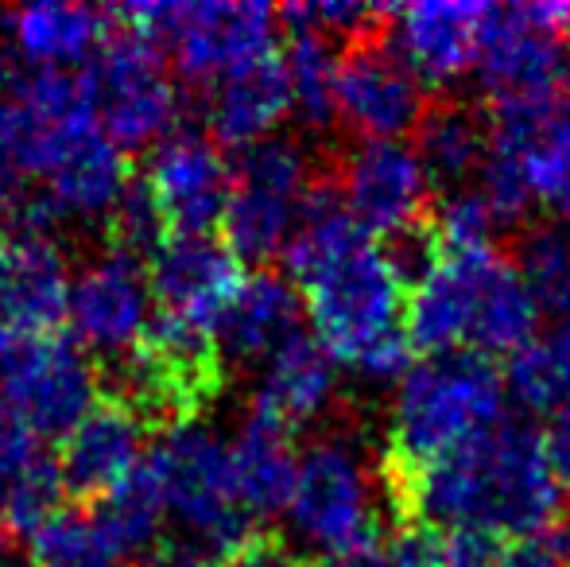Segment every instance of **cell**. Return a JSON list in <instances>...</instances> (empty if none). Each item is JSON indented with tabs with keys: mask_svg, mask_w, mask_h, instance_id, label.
I'll use <instances>...</instances> for the list:
<instances>
[{
	"mask_svg": "<svg viewBox=\"0 0 570 567\" xmlns=\"http://www.w3.org/2000/svg\"><path fill=\"white\" fill-rule=\"evenodd\" d=\"M62 498V478L43 439L0 404V525L4 532H36Z\"/></svg>",
	"mask_w": 570,
	"mask_h": 567,
	"instance_id": "obj_24",
	"label": "cell"
},
{
	"mask_svg": "<svg viewBox=\"0 0 570 567\" xmlns=\"http://www.w3.org/2000/svg\"><path fill=\"white\" fill-rule=\"evenodd\" d=\"M512 265L520 268L524 284L540 300V307L570 319V229L535 226L520 237Z\"/></svg>",
	"mask_w": 570,
	"mask_h": 567,
	"instance_id": "obj_35",
	"label": "cell"
},
{
	"mask_svg": "<svg viewBox=\"0 0 570 567\" xmlns=\"http://www.w3.org/2000/svg\"><path fill=\"white\" fill-rule=\"evenodd\" d=\"M567 4H504L485 12L478 78L489 109L548 106L570 90Z\"/></svg>",
	"mask_w": 570,
	"mask_h": 567,
	"instance_id": "obj_5",
	"label": "cell"
},
{
	"mask_svg": "<svg viewBox=\"0 0 570 567\" xmlns=\"http://www.w3.org/2000/svg\"><path fill=\"white\" fill-rule=\"evenodd\" d=\"M504 253L497 245L443 253L439 265L407 292L404 331L420 354L439 358L470 346V326L473 315H478L481 287H485L489 273Z\"/></svg>",
	"mask_w": 570,
	"mask_h": 567,
	"instance_id": "obj_20",
	"label": "cell"
},
{
	"mask_svg": "<svg viewBox=\"0 0 570 567\" xmlns=\"http://www.w3.org/2000/svg\"><path fill=\"white\" fill-rule=\"evenodd\" d=\"M396 8L392 4H357V0H299V4L279 8V20L292 31H307V36L342 39L345 47L357 39L381 36L389 31V20Z\"/></svg>",
	"mask_w": 570,
	"mask_h": 567,
	"instance_id": "obj_36",
	"label": "cell"
},
{
	"mask_svg": "<svg viewBox=\"0 0 570 567\" xmlns=\"http://www.w3.org/2000/svg\"><path fill=\"white\" fill-rule=\"evenodd\" d=\"M148 284L156 315L218 334L222 319L245 284V273H240V261L222 242L171 237L148 261Z\"/></svg>",
	"mask_w": 570,
	"mask_h": 567,
	"instance_id": "obj_17",
	"label": "cell"
},
{
	"mask_svg": "<svg viewBox=\"0 0 570 567\" xmlns=\"http://www.w3.org/2000/svg\"><path fill=\"white\" fill-rule=\"evenodd\" d=\"M4 548H8V532H4V525H0V564H4Z\"/></svg>",
	"mask_w": 570,
	"mask_h": 567,
	"instance_id": "obj_42",
	"label": "cell"
},
{
	"mask_svg": "<svg viewBox=\"0 0 570 567\" xmlns=\"http://www.w3.org/2000/svg\"><path fill=\"white\" fill-rule=\"evenodd\" d=\"M396 525L451 532L485 529L504 540L532 537L556 525L563 486L551 475L543 431L504 417L493 431L428 467H381Z\"/></svg>",
	"mask_w": 570,
	"mask_h": 567,
	"instance_id": "obj_1",
	"label": "cell"
},
{
	"mask_svg": "<svg viewBox=\"0 0 570 567\" xmlns=\"http://www.w3.org/2000/svg\"><path fill=\"white\" fill-rule=\"evenodd\" d=\"M164 517H167V501H164V493H159V482L148 462H144L132 478H125L114 493H106V498L98 501V509H94V521L101 525V532H106L125 556L148 553L159 540Z\"/></svg>",
	"mask_w": 570,
	"mask_h": 567,
	"instance_id": "obj_33",
	"label": "cell"
},
{
	"mask_svg": "<svg viewBox=\"0 0 570 567\" xmlns=\"http://www.w3.org/2000/svg\"><path fill=\"white\" fill-rule=\"evenodd\" d=\"M36 179H43L36 195H43L59 218H109L128 190V164L98 117H82L70 125H39Z\"/></svg>",
	"mask_w": 570,
	"mask_h": 567,
	"instance_id": "obj_11",
	"label": "cell"
},
{
	"mask_svg": "<svg viewBox=\"0 0 570 567\" xmlns=\"http://www.w3.org/2000/svg\"><path fill=\"white\" fill-rule=\"evenodd\" d=\"M144 420L117 393L94 401V409L62 439L55 467L62 478V493H70L82 506H98L106 493H114L125 478L140 470L144 454Z\"/></svg>",
	"mask_w": 570,
	"mask_h": 567,
	"instance_id": "obj_18",
	"label": "cell"
},
{
	"mask_svg": "<svg viewBox=\"0 0 570 567\" xmlns=\"http://www.w3.org/2000/svg\"><path fill=\"white\" fill-rule=\"evenodd\" d=\"M489 144L520 156L540 206L570 229V90L548 106L489 109Z\"/></svg>",
	"mask_w": 570,
	"mask_h": 567,
	"instance_id": "obj_21",
	"label": "cell"
},
{
	"mask_svg": "<svg viewBox=\"0 0 570 567\" xmlns=\"http://www.w3.org/2000/svg\"><path fill=\"white\" fill-rule=\"evenodd\" d=\"M489 4H407L392 12V47L420 82L443 86L478 62Z\"/></svg>",
	"mask_w": 570,
	"mask_h": 567,
	"instance_id": "obj_22",
	"label": "cell"
},
{
	"mask_svg": "<svg viewBox=\"0 0 570 567\" xmlns=\"http://www.w3.org/2000/svg\"><path fill=\"white\" fill-rule=\"evenodd\" d=\"M415 137V156L431 183L454 190L465 187L470 175H481L489 159V117L462 101L428 106Z\"/></svg>",
	"mask_w": 570,
	"mask_h": 567,
	"instance_id": "obj_29",
	"label": "cell"
},
{
	"mask_svg": "<svg viewBox=\"0 0 570 567\" xmlns=\"http://www.w3.org/2000/svg\"><path fill=\"white\" fill-rule=\"evenodd\" d=\"M504 389L524 412H556L570 397V319L509 358Z\"/></svg>",
	"mask_w": 570,
	"mask_h": 567,
	"instance_id": "obj_31",
	"label": "cell"
},
{
	"mask_svg": "<svg viewBox=\"0 0 570 567\" xmlns=\"http://www.w3.org/2000/svg\"><path fill=\"white\" fill-rule=\"evenodd\" d=\"M345 211L368 237H392L431 211L428 172L400 140H365L331 167Z\"/></svg>",
	"mask_w": 570,
	"mask_h": 567,
	"instance_id": "obj_14",
	"label": "cell"
},
{
	"mask_svg": "<svg viewBox=\"0 0 570 567\" xmlns=\"http://www.w3.org/2000/svg\"><path fill=\"white\" fill-rule=\"evenodd\" d=\"M82 75L94 117L120 151L164 144L175 133L183 109L179 90L167 75L164 51L151 47L148 39L114 28V36Z\"/></svg>",
	"mask_w": 570,
	"mask_h": 567,
	"instance_id": "obj_8",
	"label": "cell"
},
{
	"mask_svg": "<svg viewBox=\"0 0 570 567\" xmlns=\"http://www.w3.org/2000/svg\"><path fill=\"white\" fill-rule=\"evenodd\" d=\"M299 292L284 276H245L237 300H233V307L218 326L222 354L233 358V362H256V358L268 362L284 342H292L299 334Z\"/></svg>",
	"mask_w": 570,
	"mask_h": 567,
	"instance_id": "obj_27",
	"label": "cell"
},
{
	"mask_svg": "<svg viewBox=\"0 0 570 567\" xmlns=\"http://www.w3.org/2000/svg\"><path fill=\"white\" fill-rule=\"evenodd\" d=\"M229 454L248 514L272 517L292 509L295 478H299V454H295L292 431L261 417V412H248V424L240 428Z\"/></svg>",
	"mask_w": 570,
	"mask_h": 567,
	"instance_id": "obj_28",
	"label": "cell"
},
{
	"mask_svg": "<svg viewBox=\"0 0 570 567\" xmlns=\"http://www.w3.org/2000/svg\"><path fill=\"white\" fill-rule=\"evenodd\" d=\"M559 36H563L567 47H570V4H567V12H563V28H559Z\"/></svg>",
	"mask_w": 570,
	"mask_h": 567,
	"instance_id": "obj_41",
	"label": "cell"
},
{
	"mask_svg": "<svg viewBox=\"0 0 570 567\" xmlns=\"http://www.w3.org/2000/svg\"><path fill=\"white\" fill-rule=\"evenodd\" d=\"M218 567H315L307 556H299L279 532L248 529L237 545H229L218 556Z\"/></svg>",
	"mask_w": 570,
	"mask_h": 567,
	"instance_id": "obj_38",
	"label": "cell"
},
{
	"mask_svg": "<svg viewBox=\"0 0 570 567\" xmlns=\"http://www.w3.org/2000/svg\"><path fill=\"white\" fill-rule=\"evenodd\" d=\"M540 334V300L524 284L520 268L509 257H501L481 287L478 315L470 326V346L481 358H512Z\"/></svg>",
	"mask_w": 570,
	"mask_h": 567,
	"instance_id": "obj_30",
	"label": "cell"
},
{
	"mask_svg": "<svg viewBox=\"0 0 570 567\" xmlns=\"http://www.w3.org/2000/svg\"><path fill=\"white\" fill-rule=\"evenodd\" d=\"M167 51L183 78L222 82L276 55V12L268 4H179Z\"/></svg>",
	"mask_w": 570,
	"mask_h": 567,
	"instance_id": "obj_16",
	"label": "cell"
},
{
	"mask_svg": "<svg viewBox=\"0 0 570 567\" xmlns=\"http://www.w3.org/2000/svg\"><path fill=\"white\" fill-rule=\"evenodd\" d=\"M292 78L284 55L253 62L237 75L222 78L210 98V140L229 148H253L292 114Z\"/></svg>",
	"mask_w": 570,
	"mask_h": 567,
	"instance_id": "obj_25",
	"label": "cell"
},
{
	"mask_svg": "<svg viewBox=\"0 0 570 567\" xmlns=\"http://www.w3.org/2000/svg\"><path fill=\"white\" fill-rule=\"evenodd\" d=\"M334 401V358L311 334H295L264 362L253 412L276 420L287 431L323 417Z\"/></svg>",
	"mask_w": 570,
	"mask_h": 567,
	"instance_id": "obj_26",
	"label": "cell"
},
{
	"mask_svg": "<svg viewBox=\"0 0 570 567\" xmlns=\"http://www.w3.org/2000/svg\"><path fill=\"white\" fill-rule=\"evenodd\" d=\"M299 292L315 323V339L326 346V354L350 365H357L389 334L404 331L400 319L407 307V284L373 237L307 276Z\"/></svg>",
	"mask_w": 570,
	"mask_h": 567,
	"instance_id": "obj_4",
	"label": "cell"
},
{
	"mask_svg": "<svg viewBox=\"0 0 570 567\" xmlns=\"http://www.w3.org/2000/svg\"><path fill=\"white\" fill-rule=\"evenodd\" d=\"M171 237H210L222 226L233 190V172L206 133L175 129L156 144L140 175Z\"/></svg>",
	"mask_w": 570,
	"mask_h": 567,
	"instance_id": "obj_12",
	"label": "cell"
},
{
	"mask_svg": "<svg viewBox=\"0 0 570 567\" xmlns=\"http://www.w3.org/2000/svg\"><path fill=\"white\" fill-rule=\"evenodd\" d=\"M117 385L148 431L190 428L226 389V354L214 331L156 315L136 346L117 358Z\"/></svg>",
	"mask_w": 570,
	"mask_h": 567,
	"instance_id": "obj_3",
	"label": "cell"
},
{
	"mask_svg": "<svg viewBox=\"0 0 570 567\" xmlns=\"http://www.w3.org/2000/svg\"><path fill=\"white\" fill-rule=\"evenodd\" d=\"M292 521L303 540L326 553V560L353 553L381 537L373 509V482L350 439L323 436L303 451L292 493Z\"/></svg>",
	"mask_w": 570,
	"mask_h": 567,
	"instance_id": "obj_10",
	"label": "cell"
},
{
	"mask_svg": "<svg viewBox=\"0 0 570 567\" xmlns=\"http://www.w3.org/2000/svg\"><path fill=\"white\" fill-rule=\"evenodd\" d=\"M39 121L20 101H0V214L12 218L31 198Z\"/></svg>",
	"mask_w": 570,
	"mask_h": 567,
	"instance_id": "obj_37",
	"label": "cell"
},
{
	"mask_svg": "<svg viewBox=\"0 0 570 567\" xmlns=\"http://www.w3.org/2000/svg\"><path fill=\"white\" fill-rule=\"evenodd\" d=\"M0 567H20V564H0ZM23 567H28V564H23Z\"/></svg>",
	"mask_w": 570,
	"mask_h": 567,
	"instance_id": "obj_43",
	"label": "cell"
},
{
	"mask_svg": "<svg viewBox=\"0 0 570 567\" xmlns=\"http://www.w3.org/2000/svg\"><path fill=\"white\" fill-rule=\"evenodd\" d=\"M151 284L148 265L128 253L109 250L70 287L67 315L75 319V334L82 339L86 350L98 354L125 358L151 323Z\"/></svg>",
	"mask_w": 570,
	"mask_h": 567,
	"instance_id": "obj_19",
	"label": "cell"
},
{
	"mask_svg": "<svg viewBox=\"0 0 570 567\" xmlns=\"http://www.w3.org/2000/svg\"><path fill=\"white\" fill-rule=\"evenodd\" d=\"M98 373L82 342L47 331L0 354V404L39 439H67L94 409Z\"/></svg>",
	"mask_w": 570,
	"mask_h": 567,
	"instance_id": "obj_9",
	"label": "cell"
},
{
	"mask_svg": "<svg viewBox=\"0 0 570 567\" xmlns=\"http://www.w3.org/2000/svg\"><path fill=\"white\" fill-rule=\"evenodd\" d=\"M148 467L167 501V514H175L190 537L203 540V553L222 556L248 532L233 454L218 436L198 424L167 431Z\"/></svg>",
	"mask_w": 570,
	"mask_h": 567,
	"instance_id": "obj_7",
	"label": "cell"
},
{
	"mask_svg": "<svg viewBox=\"0 0 570 567\" xmlns=\"http://www.w3.org/2000/svg\"><path fill=\"white\" fill-rule=\"evenodd\" d=\"M28 567H132V560L101 532L94 514L55 509L31 532Z\"/></svg>",
	"mask_w": 570,
	"mask_h": 567,
	"instance_id": "obj_32",
	"label": "cell"
},
{
	"mask_svg": "<svg viewBox=\"0 0 570 567\" xmlns=\"http://www.w3.org/2000/svg\"><path fill=\"white\" fill-rule=\"evenodd\" d=\"M504 378L473 350L428 358L404 378L392 409L384 467H428L504 420Z\"/></svg>",
	"mask_w": 570,
	"mask_h": 567,
	"instance_id": "obj_2",
	"label": "cell"
},
{
	"mask_svg": "<svg viewBox=\"0 0 570 567\" xmlns=\"http://www.w3.org/2000/svg\"><path fill=\"white\" fill-rule=\"evenodd\" d=\"M109 20L114 12L86 4H31L0 12V28H4L8 43L20 51V59L47 70L98 59L106 39L114 36Z\"/></svg>",
	"mask_w": 570,
	"mask_h": 567,
	"instance_id": "obj_23",
	"label": "cell"
},
{
	"mask_svg": "<svg viewBox=\"0 0 570 567\" xmlns=\"http://www.w3.org/2000/svg\"><path fill=\"white\" fill-rule=\"evenodd\" d=\"M67 303V257L55 237L0 222V354L23 339L59 331Z\"/></svg>",
	"mask_w": 570,
	"mask_h": 567,
	"instance_id": "obj_15",
	"label": "cell"
},
{
	"mask_svg": "<svg viewBox=\"0 0 570 567\" xmlns=\"http://www.w3.org/2000/svg\"><path fill=\"white\" fill-rule=\"evenodd\" d=\"M509 540L485 529L443 532V567H501Z\"/></svg>",
	"mask_w": 570,
	"mask_h": 567,
	"instance_id": "obj_39",
	"label": "cell"
},
{
	"mask_svg": "<svg viewBox=\"0 0 570 567\" xmlns=\"http://www.w3.org/2000/svg\"><path fill=\"white\" fill-rule=\"evenodd\" d=\"M543 451H548V467L559 478L563 493H570V397L551 412L548 428H543Z\"/></svg>",
	"mask_w": 570,
	"mask_h": 567,
	"instance_id": "obj_40",
	"label": "cell"
},
{
	"mask_svg": "<svg viewBox=\"0 0 570 567\" xmlns=\"http://www.w3.org/2000/svg\"><path fill=\"white\" fill-rule=\"evenodd\" d=\"M428 106L420 78L404 67L389 31L357 39L342 51L338 117L365 140H396L400 133L420 129Z\"/></svg>",
	"mask_w": 570,
	"mask_h": 567,
	"instance_id": "obj_13",
	"label": "cell"
},
{
	"mask_svg": "<svg viewBox=\"0 0 570 567\" xmlns=\"http://www.w3.org/2000/svg\"><path fill=\"white\" fill-rule=\"evenodd\" d=\"M323 172L299 140H261L233 167V190L222 234L237 261L264 265L287 250L311 187Z\"/></svg>",
	"mask_w": 570,
	"mask_h": 567,
	"instance_id": "obj_6",
	"label": "cell"
},
{
	"mask_svg": "<svg viewBox=\"0 0 570 567\" xmlns=\"http://www.w3.org/2000/svg\"><path fill=\"white\" fill-rule=\"evenodd\" d=\"M287 78H292V101L311 129H331L338 117V70L342 55L331 39L292 31L287 43Z\"/></svg>",
	"mask_w": 570,
	"mask_h": 567,
	"instance_id": "obj_34",
	"label": "cell"
}]
</instances>
